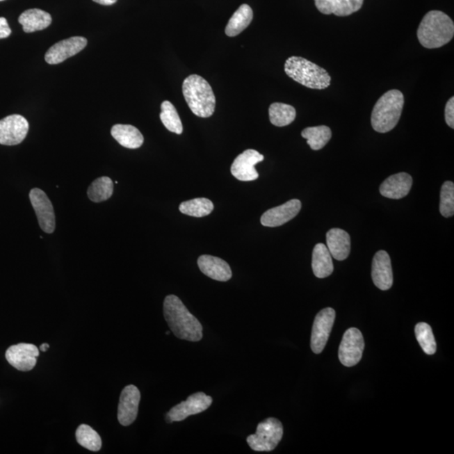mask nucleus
I'll list each match as a JSON object with an SVG mask.
<instances>
[{
    "instance_id": "obj_2",
    "label": "nucleus",
    "mask_w": 454,
    "mask_h": 454,
    "mask_svg": "<svg viewBox=\"0 0 454 454\" xmlns=\"http://www.w3.org/2000/svg\"><path fill=\"white\" fill-rule=\"evenodd\" d=\"M454 24L448 15L439 10L428 12L417 29L421 45L428 49L440 48L452 41Z\"/></svg>"
},
{
    "instance_id": "obj_5",
    "label": "nucleus",
    "mask_w": 454,
    "mask_h": 454,
    "mask_svg": "<svg viewBox=\"0 0 454 454\" xmlns=\"http://www.w3.org/2000/svg\"><path fill=\"white\" fill-rule=\"evenodd\" d=\"M284 72L295 82L312 90H325L332 81L327 70L301 57L289 58L284 64Z\"/></svg>"
},
{
    "instance_id": "obj_14",
    "label": "nucleus",
    "mask_w": 454,
    "mask_h": 454,
    "mask_svg": "<svg viewBox=\"0 0 454 454\" xmlns=\"http://www.w3.org/2000/svg\"><path fill=\"white\" fill-rule=\"evenodd\" d=\"M264 156L258 151L248 149L236 156L233 162L232 175L241 181H253L259 178L258 172L255 170L256 164L263 162Z\"/></svg>"
},
{
    "instance_id": "obj_6",
    "label": "nucleus",
    "mask_w": 454,
    "mask_h": 454,
    "mask_svg": "<svg viewBox=\"0 0 454 454\" xmlns=\"http://www.w3.org/2000/svg\"><path fill=\"white\" fill-rule=\"evenodd\" d=\"M284 428L282 423L274 417L264 420L257 427L255 434L249 435L247 441L256 452H271L282 440Z\"/></svg>"
},
{
    "instance_id": "obj_19",
    "label": "nucleus",
    "mask_w": 454,
    "mask_h": 454,
    "mask_svg": "<svg viewBox=\"0 0 454 454\" xmlns=\"http://www.w3.org/2000/svg\"><path fill=\"white\" fill-rule=\"evenodd\" d=\"M200 271L214 280L227 282L232 279V273L230 266L222 259L211 255L200 256L198 259Z\"/></svg>"
},
{
    "instance_id": "obj_3",
    "label": "nucleus",
    "mask_w": 454,
    "mask_h": 454,
    "mask_svg": "<svg viewBox=\"0 0 454 454\" xmlns=\"http://www.w3.org/2000/svg\"><path fill=\"white\" fill-rule=\"evenodd\" d=\"M183 95L193 113L202 118L214 114L216 97L206 79L197 74L188 76L183 83Z\"/></svg>"
},
{
    "instance_id": "obj_18",
    "label": "nucleus",
    "mask_w": 454,
    "mask_h": 454,
    "mask_svg": "<svg viewBox=\"0 0 454 454\" xmlns=\"http://www.w3.org/2000/svg\"><path fill=\"white\" fill-rule=\"evenodd\" d=\"M412 182L411 175L407 172H399L385 179L380 186V192L389 199H403L411 191Z\"/></svg>"
},
{
    "instance_id": "obj_9",
    "label": "nucleus",
    "mask_w": 454,
    "mask_h": 454,
    "mask_svg": "<svg viewBox=\"0 0 454 454\" xmlns=\"http://www.w3.org/2000/svg\"><path fill=\"white\" fill-rule=\"evenodd\" d=\"M336 318V312L332 308H325L316 315L313 324L311 348L316 355L324 350L330 337Z\"/></svg>"
},
{
    "instance_id": "obj_15",
    "label": "nucleus",
    "mask_w": 454,
    "mask_h": 454,
    "mask_svg": "<svg viewBox=\"0 0 454 454\" xmlns=\"http://www.w3.org/2000/svg\"><path fill=\"white\" fill-rule=\"evenodd\" d=\"M140 400V393L135 385L124 387L120 397L118 407V421L120 424L127 427L133 423L138 417Z\"/></svg>"
},
{
    "instance_id": "obj_26",
    "label": "nucleus",
    "mask_w": 454,
    "mask_h": 454,
    "mask_svg": "<svg viewBox=\"0 0 454 454\" xmlns=\"http://www.w3.org/2000/svg\"><path fill=\"white\" fill-rule=\"evenodd\" d=\"M269 120L275 127H283L289 126L296 117V111L294 107L284 103H273L268 108Z\"/></svg>"
},
{
    "instance_id": "obj_20",
    "label": "nucleus",
    "mask_w": 454,
    "mask_h": 454,
    "mask_svg": "<svg viewBox=\"0 0 454 454\" xmlns=\"http://www.w3.org/2000/svg\"><path fill=\"white\" fill-rule=\"evenodd\" d=\"M364 0H315V6L321 13L335 15L339 17L348 16L359 11Z\"/></svg>"
},
{
    "instance_id": "obj_36",
    "label": "nucleus",
    "mask_w": 454,
    "mask_h": 454,
    "mask_svg": "<svg viewBox=\"0 0 454 454\" xmlns=\"http://www.w3.org/2000/svg\"><path fill=\"white\" fill-rule=\"evenodd\" d=\"M93 1L102 6H112L114 5L117 0H93Z\"/></svg>"
},
{
    "instance_id": "obj_30",
    "label": "nucleus",
    "mask_w": 454,
    "mask_h": 454,
    "mask_svg": "<svg viewBox=\"0 0 454 454\" xmlns=\"http://www.w3.org/2000/svg\"><path fill=\"white\" fill-rule=\"evenodd\" d=\"M214 204L206 198H197L184 202L179 206V211L184 215L194 217H204L211 214Z\"/></svg>"
},
{
    "instance_id": "obj_27",
    "label": "nucleus",
    "mask_w": 454,
    "mask_h": 454,
    "mask_svg": "<svg viewBox=\"0 0 454 454\" xmlns=\"http://www.w3.org/2000/svg\"><path fill=\"white\" fill-rule=\"evenodd\" d=\"M301 136L307 139L312 150L318 151L323 149L331 140L332 131L327 126L307 127L301 132Z\"/></svg>"
},
{
    "instance_id": "obj_34",
    "label": "nucleus",
    "mask_w": 454,
    "mask_h": 454,
    "mask_svg": "<svg viewBox=\"0 0 454 454\" xmlns=\"http://www.w3.org/2000/svg\"><path fill=\"white\" fill-rule=\"evenodd\" d=\"M445 120L449 127L454 128V97L448 99L445 106Z\"/></svg>"
},
{
    "instance_id": "obj_4",
    "label": "nucleus",
    "mask_w": 454,
    "mask_h": 454,
    "mask_svg": "<svg viewBox=\"0 0 454 454\" xmlns=\"http://www.w3.org/2000/svg\"><path fill=\"white\" fill-rule=\"evenodd\" d=\"M405 98L400 90H389L381 96L373 108L371 124L379 133H387L396 127L404 108Z\"/></svg>"
},
{
    "instance_id": "obj_23",
    "label": "nucleus",
    "mask_w": 454,
    "mask_h": 454,
    "mask_svg": "<svg viewBox=\"0 0 454 454\" xmlns=\"http://www.w3.org/2000/svg\"><path fill=\"white\" fill-rule=\"evenodd\" d=\"M312 269L319 279L327 278L334 270L331 253L323 243L316 244L313 250Z\"/></svg>"
},
{
    "instance_id": "obj_35",
    "label": "nucleus",
    "mask_w": 454,
    "mask_h": 454,
    "mask_svg": "<svg viewBox=\"0 0 454 454\" xmlns=\"http://www.w3.org/2000/svg\"><path fill=\"white\" fill-rule=\"evenodd\" d=\"M11 34V29L8 25L7 19L0 17V39L7 38Z\"/></svg>"
},
{
    "instance_id": "obj_21",
    "label": "nucleus",
    "mask_w": 454,
    "mask_h": 454,
    "mask_svg": "<svg viewBox=\"0 0 454 454\" xmlns=\"http://www.w3.org/2000/svg\"><path fill=\"white\" fill-rule=\"evenodd\" d=\"M327 243L333 258L339 261L348 259L351 251V239L346 231L339 228L331 229L327 233Z\"/></svg>"
},
{
    "instance_id": "obj_39",
    "label": "nucleus",
    "mask_w": 454,
    "mask_h": 454,
    "mask_svg": "<svg viewBox=\"0 0 454 454\" xmlns=\"http://www.w3.org/2000/svg\"><path fill=\"white\" fill-rule=\"evenodd\" d=\"M0 1H3V0H0Z\"/></svg>"
},
{
    "instance_id": "obj_1",
    "label": "nucleus",
    "mask_w": 454,
    "mask_h": 454,
    "mask_svg": "<svg viewBox=\"0 0 454 454\" xmlns=\"http://www.w3.org/2000/svg\"><path fill=\"white\" fill-rule=\"evenodd\" d=\"M163 314L172 332L179 339L200 341L203 337L202 323L188 311L178 296L168 295L163 302Z\"/></svg>"
},
{
    "instance_id": "obj_11",
    "label": "nucleus",
    "mask_w": 454,
    "mask_h": 454,
    "mask_svg": "<svg viewBox=\"0 0 454 454\" xmlns=\"http://www.w3.org/2000/svg\"><path fill=\"white\" fill-rule=\"evenodd\" d=\"M29 131L27 120L19 115H11L0 120V144L15 146L22 143Z\"/></svg>"
},
{
    "instance_id": "obj_13",
    "label": "nucleus",
    "mask_w": 454,
    "mask_h": 454,
    "mask_svg": "<svg viewBox=\"0 0 454 454\" xmlns=\"http://www.w3.org/2000/svg\"><path fill=\"white\" fill-rule=\"evenodd\" d=\"M87 43V39L82 36H72L56 43L47 51L46 62L51 65L61 63L72 56L79 54L86 47Z\"/></svg>"
},
{
    "instance_id": "obj_16",
    "label": "nucleus",
    "mask_w": 454,
    "mask_h": 454,
    "mask_svg": "<svg viewBox=\"0 0 454 454\" xmlns=\"http://www.w3.org/2000/svg\"><path fill=\"white\" fill-rule=\"evenodd\" d=\"M301 210L299 200H291L282 206H277L267 211L261 217V224L264 227H277L282 226L289 220L294 219Z\"/></svg>"
},
{
    "instance_id": "obj_25",
    "label": "nucleus",
    "mask_w": 454,
    "mask_h": 454,
    "mask_svg": "<svg viewBox=\"0 0 454 454\" xmlns=\"http://www.w3.org/2000/svg\"><path fill=\"white\" fill-rule=\"evenodd\" d=\"M253 19L252 8L248 5H243L238 8L232 16L226 27V35L230 38H234L242 33L250 25Z\"/></svg>"
},
{
    "instance_id": "obj_10",
    "label": "nucleus",
    "mask_w": 454,
    "mask_h": 454,
    "mask_svg": "<svg viewBox=\"0 0 454 454\" xmlns=\"http://www.w3.org/2000/svg\"><path fill=\"white\" fill-rule=\"evenodd\" d=\"M29 197L40 227L44 232L51 234L56 227L55 212L51 200L45 192L38 188H32Z\"/></svg>"
},
{
    "instance_id": "obj_12",
    "label": "nucleus",
    "mask_w": 454,
    "mask_h": 454,
    "mask_svg": "<svg viewBox=\"0 0 454 454\" xmlns=\"http://www.w3.org/2000/svg\"><path fill=\"white\" fill-rule=\"evenodd\" d=\"M38 348L33 344L19 343L8 348L6 357L11 366L19 371H30L35 366Z\"/></svg>"
},
{
    "instance_id": "obj_8",
    "label": "nucleus",
    "mask_w": 454,
    "mask_h": 454,
    "mask_svg": "<svg viewBox=\"0 0 454 454\" xmlns=\"http://www.w3.org/2000/svg\"><path fill=\"white\" fill-rule=\"evenodd\" d=\"M212 398L203 392L193 394L186 401H182L172 407L166 415L168 423L182 421L187 417L202 413L211 407Z\"/></svg>"
},
{
    "instance_id": "obj_32",
    "label": "nucleus",
    "mask_w": 454,
    "mask_h": 454,
    "mask_svg": "<svg viewBox=\"0 0 454 454\" xmlns=\"http://www.w3.org/2000/svg\"><path fill=\"white\" fill-rule=\"evenodd\" d=\"M415 333L420 346L428 355H433L437 351V343L432 327L428 323H420L416 325Z\"/></svg>"
},
{
    "instance_id": "obj_24",
    "label": "nucleus",
    "mask_w": 454,
    "mask_h": 454,
    "mask_svg": "<svg viewBox=\"0 0 454 454\" xmlns=\"http://www.w3.org/2000/svg\"><path fill=\"white\" fill-rule=\"evenodd\" d=\"M51 16L47 12L39 10H27L19 17V23L26 33L46 29L51 24Z\"/></svg>"
},
{
    "instance_id": "obj_22",
    "label": "nucleus",
    "mask_w": 454,
    "mask_h": 454,
    "mask_svg": "<svg viewBox=\"0 0 454 454\" xmlns=\"http://www.w3.org/2000/svg\"><path fill=\"white\" fill-rule=\"evenodd\" d=\"M111 135L122 147L129 149H136L142 147L144 138L138 128L131 124H115L111 129Z\"/></svg>"
},
{
    "instance_id": "obj_17",
    "label": "nucleus",
    "mask_w": 454,
    "mask_h": 454,
    "mask_svg": "<svg viewBox=\"0 0 454 454\" xmlns=\"http://www.w3.org/2000/svg\"><path fill=\"white\" fill-rule=\"evenodd\" d=\"M373 284L381 291H388L393 285V271L391 258L387 252H376L372 263Z\"/></svg>"
},
{
    "instance_id": "obj_33",
    "label": "nucleus",
    "mask_w": 454,
    "mask_h": 454,
    "mask_svg": "<svg viewBox=\"0 0 454 454\" xmlns=\"http://www.w3.org/2000/svg\"><path fill=\"white\" fill-rule=\"evenodd\" d=\"M439 210L441 215L447 218L454 214V184L451 181H447L441 186Z\"/></svg>"
},
{
    "instance_id": "obj_37",
    "label": "nucleus",
    "mask_w": 454,
    "mask_h": 454,
    "mask_svg": "<svg viewBox=\"0 0 454 454\" xmlns=\"http://www.w3.org/2000/svg\"><path fill=\"white\" fill-rule=\"evenodd\" d=\"M49 347H50V346H49V344H47V343H43V344L42 345V346L40 347V349H41V350H42V352H47V349L49 348Z\"/></svg>"
},
{
    "instance_id": "obj_38",
    "label": "nucleus",
    "mask_w": 454,
    "mask_h": 454,
    "mask_svg": "<svg viewBox=\"0 0 454 454\" xmlns=\"http://www.w3.org/2000/svg\"><path fill=\"white\" fill-rule=\"evenodd\" d=\"M170 333H171V331H168V332H166V334H167V335H170Z\"/></svg>"
},
{
    "instance_id": "obj_31",
    "label": "nucleus",
    "mask_w": 454,
    "mask_h": 454,
    "mask_svg": "<svg viewBox=\"0 0 454 454\" xmlns=\"http://www.w3.org/2000/svg\"><path fill=\"white\" fill-rule=\"evenodd\" d=\"M76 439L78 443L90 451L97 452L102 448V441L97 432L90 425H79L76 431Z\"/></svg>"
},
{
    "instance_id": "obj_7",
    "label": "nucleus",
    "mask_w": 454,
    "mask_h": 454,
    "mask_svg": "<svg viewBox=\"0 0 454 454\" xmlns=\"http://www.w3.org/2000/svg\"><path fill=\"white\" fill-rule=\"evenodd\" d=\"M364 350L363 334L359 329L349 328L341 341L339 357L341 364L346 367H353L359 363Z\"/></svg>"
},
{
    "instance_id": "obj_28",
    "label": "nucleus",
    "mask_w": 454,
    "mask_h": 454,
    "mask_svg": "<svg viewBox=\"0 0 454 454\" xmlns=\"http://www.w3.org/2000/svg\"><path fill=\"white\" fill-rule=\"evenodd\" d=\"M113 181L108 177L95 179L88 188V199L95 203L106 202L113 195Z\"/></svg>"
},
{
    "instance_id": "obj_29",
    "label": "nucleus",
    "mask_w": 454,
    "mask_h": 454,
    "mask_svg": "<svg viewBox=\"0 0 454 454\" xmlns=\"http://www.w3.org/2000/svg\"><path fill=\"white\" fill-rule=\"evenodd\" d=\"M160 119L168 131L178 135L183 133V124L178 111L174 104L168 100L161 104Z\"/></svg>"
}]
</instances>
